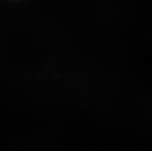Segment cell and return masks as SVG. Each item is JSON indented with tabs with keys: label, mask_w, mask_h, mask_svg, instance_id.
Instances as JSON below:
<instances>
[]
</instances>
